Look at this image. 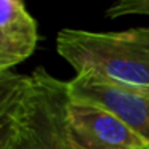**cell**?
I'll return each mask as SVG.
<instances>
[{"mask_svg": "<svg viewBox=\"0 0 149 149\" xmlns=\"http://www.w3.org/2000/svg\"><path fill=\"white\" fill-rule=\"evenodd\" d=\"M125 15H149V0H127L112 5L107 10L109 18L125 16Z\"/></svg>", "mask_w": 149, "mask_h": 149, "instance_id": "7", "label": "cell"}, {"mask_svg": "<svg viewBox=\"0 0 149 149\" xmlns=\"http://www.w3.org/2000/svg\"><path fill=\"white\" fill-rule=\"evenodd\" d=\"M10 143H11V141H10ZM10 143H8V144L5 146V148H2V149H10Z\"/></svg>", "mask_w": 149, "mask_h": 149, "instance_id": "9", "label": "cell"}, {"mask_svg": "<svg viewBox=\"0 0 149 149\" xmlns=\"http://www.w3.org/2000/svg\"><path fill=\"white\" fill-rule=\"evenodd\" d=\"M10 149H43V148H40L39 144H36V143H32L31 139H27L26 136H23L16 130L15 135H13V138H11Z\"/></svg>", "mask_w": 149, "mask_h": 149, "instance_id": "8", "label": "cell"}, {"mask_svg": "<svg viewBox=\"0 0 149 149\" xmlns=\"http://www.w3.org/2000/svg\"><path fill=\"white\" fill-rule=\"evenodd\" d=\"M56 50L77 74L93 72L120 84L149 88V27L122 32L63 29Z\"/></svg>", "mask_w": 149, "mask_h": 149, "instance_id": "1", "label": "cell"}, {"mask_svg": "<svg viewBox=\"0 0 149 149\" xmlns=\"http://www.w3.org/2000/svg\"><path fill=\"white\" fill-rule=\"evenodd\" d=\"M68 122L88 149H149V143L106 109L87 101L68 100Z\"/></svg>", "mask_w": 149, "mask_h": 149, "instance_id": "4", "label": "cell"}, {"mask_svg": "<svg viewBox=\"0 0 149 149\" xmlns=\"http://www.w3.org/2000/svg\"><path fill=\"white\" fill-rule=\"evenodd\" d=\"M31 85L16 130L43 149H88L75 138L68 122V82L39 68L29 75Z\"/></svg>", "mask_w": 149, "mask_h": 149, "instance_id": "2", "label": "cell"}, {"mask_svg": "<svg viewBox=\"0 0 149 149\" xmlns=\"http://www.w3.org/2000/svg\"><path fill=\"white\" fill-rule=\"evenodd\" d=\"M68 95L106 109L149 143V88L82 72L68 82Z\"/></svg>", "mask_w": 149, "mask_h": 149, "instance_id": "3", "label": "cell"}, {"mask_svg": "<svg viewBox=\"0 0 149 149\" xmlns=\"http://www.w3.org/2000/svg\"><path fill=\"white\" fill-rule=\"evenodd\" d=\"M37 40V23L23 2L0 0V74L29 58Z\"/></svg>", "mask_w": 149, "mask_h": 149, "instance_id": "5", "label": "cell"}, {"mask_svg": "<svg viewBox=\"0 0 149 149\" xmlns=\"http://www.w3.org/2000/svg\"><path fill=\"white\" fill-rule=\"evenodd\" d=\"M31 85L29 75L0 74V149L11 141Z\"/></svg>", "mask_w": 149, "mask_h": 149, "instance_id": "6", "label": "cell"}]
</instances>
